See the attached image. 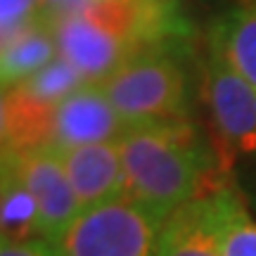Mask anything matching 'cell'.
I'll list each match as a JSON object with an SVG mask.
<instances>
[{"mask_svg":"<svg viewBox=\"0 0 256 256\" xmlns=\"http://www.w3.org/2000/svg\"><path fill=\"white\" fill-rule=\"evenodd\" d=\"M55 256H57V252H55Z\"/></svg>","mask_w":256,"mask_h":256,"instance_id":"obj_20","label":"cell"},{"mask_svg":"<svg viewBox=\"0 0 256 256\" xmlns=\"http://www.w3.org/2000/svg\"><path fill=\"white\" fill-rule=\"evenodd\" d=\"M55 107L38 102L24 88L2 90V154H26L50 147Z\"/></svg>","mask_w":256,"mask_h":256,"instance_id":"obj_10","label":"cell"},{"mask_svg":"<svg viewBox=\"0 0 256 256\" xmlns=\"http://www.w3.org/2000/svg\"><path fill=\"white\" fill-rule=\"evenodd\" d=\"M202 98L218 142V166L228 174L240 156L256 154V88L206 43L202 64Z\"/></svg>","mask_w":256,"mask_h":256,"instance_id":"obj_4","label":"cell"},{"mask_svg":"<svg viewBox=\"0 0 256 256\" xmlns=\"http://www.w3.org/2000/svg\"><path fill=\"white\" fill-rule=\"evenodd\" d=\"M162 223L145 204L121 194L81 209L52 244L57 256H154Z\"/></svg>","mask_w":256,"mask_h":256,"instance_id":"obj_3","label":"cell"},{"mask_svg":"<svg viewBox=\"0 0 256 256\" xmlns=\"http://www.w3.org/2000/svg\"><path fill=\"white\" fill-rule=\"evenodd\" d=\"M119 150L126 197L145 204L159 218L220 183L218 159L192 119L128 126Z\"/></svg>","mask_w":256,"mask_h":256,"instance_id":"obj_1","label":"cell"},{"mask_svg":"<svg viewBox=\"0 0 256 256\" xmlns=\"http://www.w3.org/2000/svg\"><path fill=\"white\" fill-rule=\"evenodd\" d=\"M81 209L126 194V171L119 142L83 145L57 152Z\"/></svg>","mask_w":256,"mask_h":256,"instance_id":"obj_9","label":"cell"},{"mask_svg":"<svg viewBox=\"0 0 256 256\" xmlns=\"http://www.w3.org/2000/svg\"><path fill=\"white\" fill-rule=\"evenodd\" d=\"M128 124L121 119L100 83H86L55 107L50 150L64 152L72 147L119 142Z\"/></svg>","mask_w":256,"mask_h":256,"instance_id":"obj_7","label":"cell"},{"mask_svg":"<svg viewBox=\"0 0 256 256\" xmlns=\"http://www.w3.org/2000/svg\"><path fill=\"white\" fill-rule=\"evenodd\" d=\"M55 14L46 0H0V34L2 40L17 36L19 31L36 24L38 19Z\"/></svg>","mask_w":256,"mask_h":256,"instance_id":"obj_15","label":"cell"},{"mask_svg":"<svg viewBox=\"0 0 256 256\" xmlns=\"http://www.w3.org/2000/svg\"><path fill=\"white\" fill-rule=\"evenodd\" d=\"M2 164L14 168L38 204L40 240L55 242L66 226L81 214V204L74 192L62 159L55 150H36L26 154H2Z\"/></svg>","mask_w":256,"mask_h":256,"instance_id":"obj_6","label":"cell"},{"mask_svg":"<svg viewBox=\"0 0 256 256\" xmlns=\"http://www.w3.org/2000/svg\"><path fill=\"white\" fill-rule=\"evenodd\" d=\"M46 2L55 14H60V12H69V10H72V0H46Z\"/></svg>","mask_w":256,"mask_h":256,"instance_id":"obj_18","label":"cell"},{"mask_svg":"<svg viewBox=\"0 0 256 256\" xmlns=\"http://www.w3.org/2000/svg\"><path fill=\"white\" fill-rule=\"evenodd\" d=\"M206 43L256 88V0H232L211 22Z\"/></svg>","mask_w":256,"mask_h":256,"instance_id":"obj_12","label":"cell"},{"mask_svg":"<svg viewBox=\"0 0 256 256\" xmlns=\"http://www.w3.org/2000/svg\"><path fill=\"white\" fill-rule=\"evenodd\" d=\"M183 50L185 43L147 48L100 83L128 126L190 119L194 86Z\"/></svg>","mask_w":256,"mask_h":256,"instance_id":"obj_2","label":"cell"},{"mask_svg":"<svg viewBox=\"0 0 256 256\" xmlns=\"http://www.w3.org/2000/svg\"><path fill=\"white\" fill-rule=\"evenodd\" d=\"M223 256H256V223L249 218L242 197L235 200L230 211Z\"/></svg>","mask_w":256,"mask_h":256,"instance_id":"obj_16","label":"cell"},{"mask_svg":"<svg viewBox=\"0 0 256 256\" xmlns=\"http://www.w3.org/2000/svg\"><path fill=\"white\" fill-rule=\"evenodd\" d=\"M240 194L228 183L180 204L159 226L154 256H223L230 211Z\"/></svg>","mask_w":256,"mask_h":256,"instance_id":"obj_5","label":"cell"},{"mask_svg":"<svg viewBox=\"0 0 256 256\" xmlns=\"http://www.w3.org/2000/svg\"><path fill=\"white\" fill-rule=\"evenodd\" d=\"M0 232L2 244L40 238V218L34 194L14 168L2 164V200H0Z\"/></svg>","mask_w":256,"mask_h":256,"instance_id":"obj_13","label":"cell"},{"mask_svg":"<svg viewBox=\"0 0 256 256\" xmlns=\"http://www.w3.org/2000/svg\"><path fill=\"white\" fill-rule=\"evenodd\" d=\"M55 38L60 57L88 83H102L133 57L119 38H114L81 10L55 14Z\"/></svg>","mask_w":256,"mask_h":256,"instance_id":"obj_8","label":"cell"},{"mask_svg":"<svg viewBox=\"0 0 256 256\" xmlns=\"http://www.w3.org/2000/svg\"><path fill=\"white\" fill-rule=\"evenodd\" d=\"M202 2H206V5H209V2H214V0H202Z\"/></svg>","mask_w":256,"mask_h":256,"instance_id":"obj_19","label":"cell"},{"mask_svg":"<svg viewBox=\"0 0 256 256\" xmlns=\"http://www.w3.org/2000/svg\"><path fill=\"white\" fill-rule=\"evenodd\" d=\"M0 256H55V244L50 240H26V242H12L2 244Z\"/></svg>","mask_w":256,"mask_h":256,"instance_id":"obj_17","label":"cell"},{"mask_svg":"<svg viewBox=\"0 0 256 256\" xmlns=\"http://www.w3.org/2000/svg\"><path fill=\"white\" fill-rule=\"evenodd\" d=\"M57 55L60 50L55 38V14L38 19L36 24L19 31L17 36L2 40V55H0L2 90H10L28 81Z\"/></svg>","mask_w":256,"mask_h":256,"instance_id":"obj_11","label":"cell"},{"mask_svg":"<svg viewBox=\"0 0 256 256\" xmlns=\"http://www.w3.org/2000/svg\"><path fill=\"white\" fill-rule=\"evenodd\" d=\"M86 83L88 81L74 69L72 64L57 55L48 66H43L38 74H34V76H31L28 81L22 83L19 88H24V90H26L31 98H36L38 102H46V104L57 107L60 102L66 100V98H69L72 92H76L78 88H83Z\"/></svg>","mask_w":256,"mask_h":256,"instance_id":"obj_14","label":"cell"}]
</instances>
